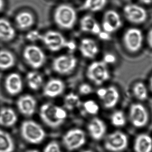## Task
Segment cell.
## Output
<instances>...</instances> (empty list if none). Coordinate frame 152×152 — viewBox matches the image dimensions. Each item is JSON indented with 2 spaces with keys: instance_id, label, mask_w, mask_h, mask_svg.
Returning <instances> with one entry per match:
<instances>
[{
  "instance_id": "44",
  "label": "cell",
  "mask_w": 152,
  "mask_h": 152,
  "mask_svg": "<svg viewBox=\"0 0 152 152\" xmlns=\"http://www.w3.org/2000/svg\"><path fill=\"white\" fill-rule=\"evenodd\" d=\"M82 152H93V151H91L89 150L84 151H83Z\"/></svg>"
},
{
  "instance_id": "12",
  "label": "cell",
  "mask_w": 152,
  "mask_h": 152,
  "mask_svg": "<svg viewBox=\"0 0 152 152\" xmlns=\"http://www.w3.org/2000/svg\"><path fill=\"white\" fill-rule=\"evenodd\" d=\"M129 117L132 123L135 127H143L148 123V113L145 107L139 103H135L131 106Z\"/></svg>"
},
{
  "instance_id": "45",
  "label": "cell",
  "mask_w": 152,
  "mask_h": 152,
  "mask_svg": "<svg viewBox=\"0 0 152 152\" xmlns=\"http://www.w3.org/2000/svg\"><path fill=\"white\" fill-rule=\"evenodd\" d=\"M125 1H127V2H128V1H131L132 0H125Z\"/></svg>"
},
{
  "instance_id": "37",
  "label": "cell",
  "mask_w": 152,
  "mask_h": 152,
  "mask_svg": "<svg viewBox=\"0 0 152 152\" xmlns=\"http://www.w3.org/2000/svg\"><path fill=\"white\" fill-rule=\"evenodd\" d=\"M106 91H107V88H100L98 91H97V95L99 96L100 98L102 99L103 97L104 96L105 94L106 93Z\"/></svg>"
},
{
  "instance_id": "5",
  "label": "cell",
  "mask_w": 152,
  "mask_h": 152,
  "mask_svg": "<svg viewBox=\"0 0 152 152\" xmlns=\"http://www.w3.org/2000/svg\"><path fill=\"white\" fill-rule=\"evenodd\" d=\"M106 64L104 62H94L89 66L87 69L88 78L97 85L102 84L110 78Z\"/></svg>"
},
{
  "instance_id": "43",
  "label": "cell",
  "mask_w": 152,
  "mask_h": 152,
  "mask_svg": "<svg viewBox=\"0 0 152 152\" xmlns=\"http://www.w3.org/2000/svg\"><path fill=\"white\" fill-rule=\"evenodd\" d=\"M26 152H39V151L36 150H29Z\"/></svg>"
},
{
  "instance_id": "17",
  "label": "cell",
  "mask_w": 152,
  "mask_h": 152,
  "mask_svg": "<svg viewBox=\"0 0 152 152\" xmlns=\"http://www.w3.org/2000/svg\"><path fill=\"white\" fill-rule=\"evenodd\" d=\"M88 130L91 138L95 140H99L104 136L106 126L102 120L95 118L89 124Z\"/></svg>"
},
{
  "instance_id": "4",
  "label": "cell",
  "mask_w": 152,
  "mask_h": 152,
  "mask_svg": "<svg viewBox=\"0 0 152 152\" xmlns=\"http://www.w3.org/2000/svg\"><path fill=\"white\" fill-rule=\"evenodd\" d=\"M41 41L52 51H57L64 48L73 50L75 45L73 42H68L61 33L55 31H49L42 35Z\"/></svg>"
},
{
  "instance_id": "14",
  "label": "cell",
  "mask_w": 152,
  "mask_h": 152,
  "mask_svg": "<svg viewBox=\"0 0 152 152\" xmlns=\"http://www.w3.org/2000/svg\"><path fill=\"white\" fill-rule=\"evenodd\" d=\"M17 107L22 114L26 116H31L35 112L37 101L31 95H23L19 98Z\"/></svg>"
},
{
  "instance_id": "30",
  "label": "cell",
  "mask_w": 152,
  "mask_h": 152,
  "mask_svg": "<svg viewBox=\"0 0 152 152\" xmlns=\"http://www.w3.org/2000/svg\"><path fill=\"white\" fill-rule=\"evenodd\" d=\"M134 94L137 99L140 100H145L147 99L148 96V91L146 86L144 83L139 82L134 86Z\"/></svg>"
},
{
  "instance_id": "36",
  "label": "cell",
  "mask_w": 152,
  "mask_h": 152,
  "mask_svg": "<svg viewBox=\"0 0 152 152\" xmlns=\"http://www.w3.org/2000/svg\"><path fill=\"white\" fill-rule=\"evenodd\" d=\"M104 62L105 64H112L116 61L115 57L111 53H107L104 56Z\"/></svg>"
},
{
  "instance_id": "19",
  "label": "cell",
  "mask_w": 152,
  "mask_h": 152,
  "mask_svg": "<svg viewBox=\"0 0 152 152\" xmlns=\"http://www.w3.org/2000/svg\"><path fill=\"white\" fill-rule=\"evenodd\" d=\"M135 152H152V138L146 134H139L134 140Z\"/></svg>"
},
{
  "instance_id": "28",
  "label": "cell",
  "mask_w": 152,
  "mask_h": 152,
  "mask_svg": "<svg viewBox=\"0 0 152 152\" xmlns=\"http://www.w3.org/2000/svg\"><path fill=\"white\" fill-rule=\"evenodd\" d=\"M27 81L29 87L34 91H37L41 86L43 78L38 72H30L27 75Z\"/></svg>"
},
{
  "instance_id": "41",
  "label": "cell",
  "mask_w": 152,
  "mask_h": 152,
  "mask_svg": "<svg viewBox=\"0 0 152 152\" xmlns=\"http://www.w3.org/2000/svg\"><path fill=\"white\" fill-rule=\"evenodd\" d=\"M4 7V0H0V12L3 10Z\"/></svg>"
},
{
  "instance_id": "38",
  "label": "cell",
  "mask_w": 152,
  "mask_h": 152,
  "mask_svg": "<svg viewBox=\"0 0 152 152\" xmlns=\"http://www.w3.org/2000/svg\"><path fill=\"white\" fill-rule=\"evenodd\" d=\"M148 41L149 46L152 48V29L149 31L148 35Z\"/></svg>"
},
{
  "instance_id": "16",
  "label": "cell",
  "mask_w": 152,
  "mask_h": 152,
  "mask_svg": "<svg viewBox=\"0 0 152 152\" xmlns=\"http://www.w3.org/2000/svg\"><path fill=\"white\" fill-rule=\"evenodd\" d=\"M64 90V83L59 79H51L44 88V95L50 98H55L61 95Z\"/></svg>"
},
{
  "instance_id": "32",
  "label": "cell",
  "mask_w": 152,
  "mask_h": 152,
  "mask_svg": "<svg viewBox=\"0 0 152 152\" xmlns=\"http://www.w3.org/2000/svg\"><path fill=\"white\" fill-rule=\"evenodd\" d=\"M84 107L87 113L91 115H95L99 112L98 105L93 100H88L85 102L84 104Z\"/></svg>"
},
{
  "instance_id": "21",
  "label": "cell",
  "mask_w": 152,
  "mask_h": 152,
  "mask_svg": "<svg viewBox=\"0 0 152 152\" xmlns=\"http://www.w3.org/2000/svg\"><path fill=\"white\" fill-rule=\"evenodd\" d=\"M16 31L12 23L4 18H0V40L9 42L14 39Z\"/></svg>"
},
{
  "instance_id": "42",
  "label": "cell",
  "mask_w": 152,
  "mask_h": 152,
  "mask_svg": "<svg viewBox=\"0 0 152 152\" xmlns=\"http://www.w3.org/2000/svg\"><path fill=\"white\" fill-rule=\"evenodd\" d=\"M150 87L151 91H152V77L151 78L150 82Z\"/></svg>"
},
{
  "instance_id": "7",
  "label": "cell",
  "mask_w": 152,
  "mask_h": 152,
  "mask_svg": "<svg viewBox=\"0 0 152 152\" xmlns=\"http://www.w3.org/2000/svg\"><path fill=\"white\" fill-rule=\"evenodd\" d=\"M23 55L27 64L34 69L41 68L45 61V53L37 46H27L23 50Z\"/></svg>"
},
{
  "instance_id": "24",
  "label": "cell",
  "mask_w": 152,
  "mask_h": 152,
  "mask_svg": "<svg viewBox=\"0 0 152 152\" xmlns=\"http://www.w3.org/2000/svg\"><path fill=\"white\" fill-rule=\"evenodd\" d=\"M119 98V93L115 87L107 88L104 96L102 99L104 107L107 109H111L115 107L118 102Z\"/></svg>"
},
{
  "instance_id": "1",
  "label": "cell",
  "mask_w": 152,
  "mask_h": 152,
  "mask_svg": "<svg viewBox=\"0 0 152 152\" xmlns=\"http://www.w3.org/2000/svg\"><path fill=\"white\" fill-rule=\"evenodd\" d=\"M39 115L46 125L53 128L61 125L67 117L64 109L51 103L43 105L40 109Z\"/></svg>"
},
{
  "instance_id": "23",
  "label": "cell",
  "mask_w": 152,
  "mask_h": 152,
  "mask_svg": "<svg viewBox=\"0 0 152 152\" xmlns=\"http://www.w3.org/2000/svg\"><path fill=\"white\" fill-rule=\"evenodd\" d=\"M15 21L18 28L21 30H26L33 26L34 18L31 12L23 11L17 15Z\"/></svg>"
},
{
  "instance_id": "34",
  "label": "cell",
  "mask_w": 152,
  "mask_h": 152,
  "mask_svg": "<svg viewBox=\"0 0 152 152\" xmlns=\"http://www.w3.org/2000/svg\"><path fill=\"white\" fill-rule=\"evenodd\" d=\"M42 34L37 30H32L27 34V39L30 41L35 42L41 40Z\"/></svg>"
},
{
  "instance_id": "31",
  "label": "cell",
  "mask_w": 152,
  "mask_h": 152,
  "mask_svg": "<svg viewBox=\"0 0 152 152\" xmlns=\"http://www.w3.org/2000/svg\"><path fill=\"white\" fill-rule=\"evenodd\" d=\"M111 122L116 127H122L126 124V118L121 111H116L111 116Z\"/></svg>"
},
{
  "instance_id": "13",
  "label": "cell",
  "mask_w": 152,
  "mask_h": 152,
  "mask_svg": "<svg viewBox=\"0 0 152 152\" xmlns=\"http://www.w3.org/2000/svg\"><path fill=\"white\" fill-rule=\"evenodd\" d=\"M102 28L107 33H113L121 27L122 20L118 12L114 10H109L105 12L103 17Z\"/></svg>"
},
{
  "instance_id": "2",
  "label": "cell",
  "mask_w": 152,
  "mask_h": 152,
  "mask_svg": "<svg viewBox=\"0 0 152 152\" xmlns=\"http://www.w3.org/2000/svg\"><path fill=\"white\" fill-rule=\"evenodd\" d=\"M77 17L75 9L69 4L59 5L53 12V19L56 25L66 30L71 29L74 27Z\"/></svg>"
},
{
  "instance_id": "39",
  "label": "cell",
  "mask_w": 152,
  "mask_h": 152,
  "mask_svg": "<svg viewBox=\"0 0 152 152\" xmlns=\"http://www.w3.org/2000/svg\"><path fill=\"white\" fill-rule=\"evenodd\" d=\"M109 33H107V32H102L101 31L100 33H99V35L100 36V37L102 39H108L109 38Z\"/></svg>"
},
{
  "instance_id": "29",
  "label": "cell",
  "mask_w": 152,
  "mask_h": 152,
  "mask_svg": "<svg viewBox=\"0 0 152 152\" xmlns=\"http://www.w3.org/2000/svg\"><path fill=\"white\" fill-rule=\"evenodd\" d=\"M80 104V98L74 93H71L66 95L64 100V107L69 110H73L77 108Z\"/></svg>"
},
{
  "instance_id": "6",
  "label": "cell",
  "mask_w": 152,
  "mask_h": 152,
  "mask_svg": "<svg viewBox=\"0 0 152 152\" xmlns=\"http://www.w3.org/2000/svg\"><path fill=\"white\" fill-rule=\"evenodd\" d=\"M62 142L68 150L71 151L76 150L85 143V134L80 129L70 130L64 135Z\"/></svg>"
},
{
  "instance_id": "9",
  "label": "cell",
  "mask_w": 152,
  "mask_h": 152,
  "mask_svg": "<svg viewBox=\"0 0 152 152\" xmlns=\"http://www.w3.org/2000/svg\"><path fill=\"white\" fill-rule=\"evenodd\" d=\"M123 13L126 19L134 24H141L148 18V12L142 6L136 4H128L124 7Z\"/></svg>"
},
{
  "instance_id": "33",
  "label": "cell",
  "mask_w": 152,
  "mask_h": 152,
  "mask_svg": "<svg viewBox=\"0 0 152 152\" xmlns=\"http://www.w3.org/2000/svg\"><path fill=\"white\" fill-rule=\"evenodd\" d=\"M44 152H61V151L57 142L52 141L45 146Z\"/></svg>"
},
{
  "instance_id": "25",
  "label": "cell",
  "mask_w": 152,
  "mask_h": 152,
  "mask_svg": "<svg viewBox=\"0 0 152 152\" xmlns=\"http://www.w3.org/2000/svg\"><path fill=\"white\" fill-rule=\"evenodd\" d=\"M107 3V0H84L81 9L91 12H99L105 8Z\"/></svg>"
},
{
  "instance_id": "3",
  "label": "cell",
  "mask_w": 152,
  "mask_h": 152,
  "mask_svg": "<svg viewBox=\"0 0 152 152\" xmlns=\"http://www.w3.org/2000/svg\"><path fill=\"white\" fill-rule=\"evenodd\" d=\"M20 132L23 138L31 144H39L45 138V132L43 128L35 121L31 120L23 122L21 126Z\"/></svg>"
},
{
  "instance_id": "27",
  "label": "cell",
  "mask_w": 152,
  "mask_h": 152,
  "mask_svg": "<svg viewBox=\"0 0 152 152\" xmlns=\"http://www.w3.org/2000/svg\"><path fill=\"white\" fill-rule=\"evenodd\" d=\"M15 64V58L10 51L0 50V70H6L12 68Z\"/></svg>"
},
{
  "instance_id": "35",
  "label": "cell",
  "mask_w": 152,
  "mask_h": 152,
  "mask_svg": "<svg viewBox=\"0 0 152 152\" xmlns=\"http://www.w3.org/2000/svg\"><path fill=\"white\" fill-rule=\"evenodd\" d=\"M92 91L91 87L88 84H83L79 88V91L82 95H89L92 92Z\"/></svg>"
},
{
  "instance_id": "15",
  "label": "cell",
  "mask_w": 152,
  "mask_h": 152,
  "mask_svg": "<svg viewBox=\"0 0 152 152\" xmlns=\"http://www.w3.org/2000/svg\"><path fill=\"white\" fill-rule=\"evenodd\" d=\"M5 87L7 92L12 96L18 95L23 90V82L20 75L12 73L6 77Z\"/></svg>"
},
{
  "instance_id": "18",
  "label": "cell",
  "mask_w": 152,
  "mask_h": 152,
  "mask_svg": "<svg viewBox=\"0 0 152 152\" xmlns=\"http://www.w3.org/2000/svg\"><path fill=\"white\" fill-rule=\"evenodd\" d=\"M80 29L85 32L99 34L101 32V27L94 17L91 15H85L80 21Z\"/></svg>"
},
{
  "instance_id": "8",
  "label": "cell",
  "mask_w": 152,
  "mask_h": 152,
  "mask_svg": "<svg viewBox=\"0 0 152 152\" xmlns=\"http://www.w3.org/2000/svg\"><path fill=\"white\" fill-rule=\"evenodd\" d=\"M128 140L126 134L119 131L110 134L104 142L105 148L113 152H122L127 148Z\"/></svg>"
},
{
  "instance_id": "40",
  "label": "cell",
  "mask_w": 152,
  "mask_h": 152,
  "mask_svg": "<svg viewBox=\"0 0 152 152\" xmlns=\"http://www.w3.org/2000/svg\"><path fill=\"white\" fill-rule=\"evenodd\" d=\"M142 4L150 5L152 4V0H139Z\"/></svg>"
},
{
  "instance_id": "11",
  "label": "cell",
  "mask_w": 152,
  "mask_h": 152,
  "mask_svg": "<svg viewBox=\"0 0 152 152\" xmlns=\"http://www.w3.org/2000/svg\"><path fill=\"white\" fill-rule=\"evenodd\" d=\"M76 64L77 59L73 56L62 55L54 59L53 68L58 73L68 74L74 70Z\"/></svg>"
},
{
  "instance_id": "26",
  "label": "cell",
  "mask_w": 152,
  "mask_h": 152,
  "mask_svg": "<svg viewBox=\"0 0 152 152\" xmlns=\"http://www.w3.org/2000/svg\"><path fill=\"white\" fill-rule=\"evenodd\" d=\"M14 148L12 137L8 132L0 129V152H12Z\"/></svg>"
},
{
  "instance_id": "10",
  "label": "cell",
  "mask_w": 152,
  "mask_h": 152,
  "mask_svg": "<svg viewBox=\"0 0 152 152\" xmlns=\"http://www.w3.org/2000/svg\"><path fill=\"white\" fill-rule=\"evenodd\" d=\"M143 41L142 31L137 28H130L124 36V42L129 51L134 53L141 48Z\"/></svg>"
},
{
  "instance_id": "20",
  "label": "cell",
  "mask_w": 152,
  "mask_h": 152,
  "mask_svg": "<svg viewBox=\"0 0 152 152\" xmlns=\"http://www.w3.org/2000/svg\"><path fill=\"white\" fill-rule=\"evenodd\" d=\"M80 50L84 57L90 59L95 57L99 51L97 44L91 39H84L82 40Z\"/></svg>"
},
{
  "instance_id": "22",
  "label": "cell",
  "mask_w": 152,
  "mask_h": 152,
  "mask_svg": "<svg viewBox=\"0 0 152 152\" xmlns=\"http://www.w3.org/2000/svg\"><path fill=\"white\" fill-rule=\"evenodd\" d=\"M18 119L16 113L10 107L0 109V125L10 127L15 125Z\"/></svg>"
}]
</instances>
